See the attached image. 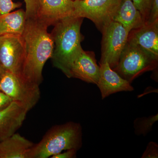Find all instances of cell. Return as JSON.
<instances>
[{
    "mask_svg": "<svg viewBox=\"0 0 158 158\" xmlns=\"http://www.w3.org/2000/svg\"><path fill=\"white\" fill-rule=\"evenodd\" d=\"M48 27L37 17L26 19L22 34L25 48V59L21 77L27 81L40 85L46 62L50 59L54 44Z\"/></svg>",
    "mask_w": 158,
    "mask_h": 158,
    "instance_id": "cell-1",
    "label": "cell"
},
{
    "mask_svg": "<svg viewBox=\"0 0 158 158\" xmlns=\"http://www.w3.org/2000/svg\"><path fill=\"white\" fill-rule=\"evenodd\" d=\"M83 19L74 16L65 18L54 25L51 33L54 44L51 58L53 65L69 78L72 65L83 50L81 33Z\"/></svg>",
    "mask_w": 158,
    "mask_h": 158,
    "instance_id": "cell-2",
    "label": "cell"
},
{
    "mask_svg": "<svg viewBox=\"0 0 158 158\" xmlns=\"http://www.w3.org/2000/svg\"><path fill=\"white\" fill-rule=\"evenodd\" d=\"M83 145L81 125L73 121L56 125L46 133L39 143L29 149L28 158H48L69 149H81Z\"/></svg>",
    "mask_w": 158,
    "mask_h": 158,
    "instance_id": "cell-3",
    "label": "cell"
},
{
    "mask_svg": "<svg viewBox=\"0 0 158 158\" xmlns=\"http://www.w3.org/2000/svg\"><path fill=\"white\" fill-rule=\"evenodd\" d=\"M158 57L134 43L128 41L114 70L131 84L136 78L158 67Z\"/></svg>",
    "mask_w": 158,
    "mask_h": 158,
    "instance_id": "cell-4",
    "label": "cell"
},
{
    "mask_svg": "<svg viewBox=\"0 0 158 158\" xmlns=\"http://www.w3.org/2000/svg\"><path fill=\"white\" fill-rule=\"evenodd\" d=\"M0 91L28 111L37 105L40 98L39 85L8 71H5L0 80Z\"/></svg>",
    "mask_w": 158,
    "mask_h": 158,
    "instance_id": "cell-5",
    "label": "cell"
},
{
    "mask_svg": "<svg viewBox=\"0 0 158 158\" xmlns=\"http://www.w3.org/2000/svg\"><path fill=\"white\" fill-rule=\"evenodd\" d=\"M123 0H75L73 16L88 19L101 32L113 21Z\"/></svg>",
    "mask_w": 158,
    "mask_h": 158,
    "instance_id": "cell-6",
    "label": "cell"
},
{
    "mask_svg": "<svg viewBox=\"0 0 158 158\" xmlns=\"http://www.w3.org/2000/svg\"><path fill=\"white\" fill-rule=\"evenodd\" d=\"M101 58L100 64L107 62L112 69L118 65L129 33L121 24L113 21L102 31Z\"/></svg>",
    "mask_w": 158,
    "mask_h": 158,
    "instance_id": "cell-7",
    "label": "cell"
},
{
    "mask_svg": "<svg viewBox=\"0 0 158 158\" xmlns=\"http://www.w3.org/2000/svg\"><path fill=\"white\" fill-rule=\"evenodd\" d=\"M25 59V48L22 35L0 36V62L5 71L21 76Z\"/></svg>",
    "mask_w": 158,
    "mask_h": 158,
    "instance_id": "cell-8",
    "label": "cell"
},
{
    "mask_svg": "<svg viewBox=\"0 0 158 158\" xmlns=\"http://www.w3.org/2000/svg\"><path fill=\"white\" fill-rule=\"evenodd\" d=\"M73 0H40L37 17L49 27L62 19L73 16Z\"/></svg>",
    "mask_w": 158,
    "mask_h": 158,
    "instance_id": "cell-9",
    "label": "cell"
},
{
    "mask_svg": "<svg viewBox=\"0 0 158 158\" xmlns=\"http://www.w3.org/2000/svg\"><path fill=\"white\" fill-rule=\"evenodd\" d=\"M28 112L22 105L14 101L0 110V141L16 133L22 126Z\"/></svg>",
    "mask_w": 158,
    "mask_h": 158,
    "instance_id": "cell-10",
    "label": "cell"
},
{
    "mask_svg": "<svg viewBox=\"0 0 158 158\" xmlns=\"http://www.w3.org/2000/svg\"><path fill=\"white\" fill-rule=\"evenodd\" d=\"M99 77L100 66L97 63L94 53L83 50L72 65L69 78L79 79L97 85Z\"/></svg>",
    "mask_w": 158,
    "mask_h": 158,
    "instance_id": "cell-11",
    "label": "cell"
},
{
    "mask_svg": "<svg viewBox=\"0 0 158 158\" xmlns=\"http://www.w3.org/2000/svg\"><path fill=\"white\" fill-rule=\"evenodd\" d=\"M98 87L102 99L117 92H131L134 88L131 83L111 68L107 62L100 64V77Z\"/></svg>",
    "mask_w": 158,
    "mask_h": 158,
    "instance_id": "cell-12",
    "label": "cell"
},
{
    "mask_svg": "<svg viewBox=\"0 0 158 158\" xmlns=\"http://www.w3.org/2000/svg\"><path fill=\"white\" fill-rule=\"evenodd\" d=\"M128 41L138 44L158 57V20L145 22L130 32Z\"/></svg>",
    "mask_w": 158,
    "mask_h": 158,
    "instance_id": "cell-13",
    "label": "cell"
},
{
    "mask_svg": "<svg viewBox=\"0 0 158 158\" xmlns=\"http://www.w3.org/2000/svg\"><path fill=\"white\" fill-rule=\"evenodd\" d=\"M34 144L32 141L15 133L0 141V158H28L29 149Z\"/></svg>",
    "mask_w": 158,
    "mask_h": 158,
    "instance_id": "cell-14",
    "label": "cell"
},
{
    "mask_svg": "<svg viewBox=\"0 0 158 158\" xmlns=\"http://www.w3.org/2000/svg\"><path fill=\"white\" fill-rule=\"evenodd\" d=\"M113 21L121 24L129 33L140 27L145 23L131 0H123Z\"/></svg>",
    "mask_w": 158,
    "mask_h": 158,
    "instance_id": "cell-15",
    "label": "cell"
},
{
    "mask_svg": "<svg viewBox=\"0 0 158 158\" xmlns=\"http://www.w3.org/2000/svg\"><path fill=\"white\" fill-rule=\"evenodd\" d=\"M26 22L23 9L0 15V36L7 34L22 35Z\"/></svg>",
    "mask_w": 158,
    "mask_h": 158,
    "instance_id": "cell-16",
    "label": "cell"
},
{
    "mask_svg": "<svg viewBox=\"0 0 158 158\" xmlns=\"http://www.w3.org/2000/svg\"><path fill=\"white\" fill-rule=\"evenodd\" d=\"M158 120V114L136 118L134 122L135 134L137 136L147 135L152 130L153 124Z\"/></svg>",
    "mask_w": 158,
    "mask_h": 158,
    "instance_id": "cell-17",
    "label": "cell"
},
{
    "mask_svg": "<svg viewBox=\"0 0 158 158\" xmlns=\"http://www.w3.org/2000/svg\"><path fill=\"white\" fill-rule=\"evenodd\" d=\"M26 5V19L37 17L40 7V0H24Z\"/></svg>",
    "mask_w": 158,
    "mask_h": 158,
    "instance_id": "cell-18",
    "label": "cell"
},
{
    "mask_svg": "<svg viewBox=\"0 0 158 158\" xmlns=\"http://www.w3.org/2000/svg\"><path fill=\"white\" fill-rule=\"evenodd\" d=\"M133 4L145 19L147 21L150 11L152 0H131Z\"/></svg>",
    "mask_w": 158,
    "mask_h": 158,
    "instance_id": "cell-19",
    "label": "cell"
},
{
    "mask_svg": "<svg viewBox=\"0 0 158 158\" xmlns=\"http://www.w3.org/2000/svg\"><path fill=\"white\" fill-rule=\"evenodd\" d=\"M21 6V3L15 2L12 0H0V15L9 13Z\"/></svg>",
    "mask_w": 158,
    "mask_h": 158,
    "instance_id": "cell-20",
    "label": "cell"
},
{
    "mask_svg": "<svg viewBox=\"0 0 158 158\" xmlns=\"http://www.w3.org/2000/svg\"><path fill=\"white\" fill-rule=\"evenodd\" d=\"M142 158H158V145L156 143L151 141L148 144L146 149L142 155Z\"/></svg>",
    "mask_w": 158,
    "mask_h": 158,
    "instance_id": "cell-21",
    "label": "cell"
},
{
    "mask_svg": "<svg viewBox=\"0 0 158 158\" xmlns=\"http://www.w3.org/2000/svg\"><path fill=\"white\" fill-rule=\"evenodd\" d=\"M157 20H158V0H152L149 16L145 22L152 23Z\"/></svg>",
    "mask_w": 158,
    "mask_h": 158,
    "instance_id": "cell-22",
    "label": "cell"
},
{
    "mask_svg": "<svg viewBox=\"0 0 158 158\" xmlns=\"http://www.w3.org/2000/svg\"><path fill=\"white\" fill-rule=\"evenodd\" d=\"M77 151L75 149H69L65 150L63 152H61L51 157V158H75L77 157Z\"/></svg>",
    "mask_w": 158,
    "mask_h": 158,
    "instance_id": "cell-23",
    "label": "cell"
},
{
    "mask_svg": "<svg viewBox=\"0 0 158 158\" xmlns=\"http://www.w3.org/2000/svg\"><path fill=\"white\" fill-rule=\"evenodd\" d=\"M12 102L11 98L5 93L0 91V110H2Z\"/></svg>",
    "mask_w": 158,
    "mask_h": 158,
    "instance_id": "cell-24",
    "label": "cell"
},
{
    "mask_svg": "<svg viewBox=\"0 0 158 158\" xmlns=\"http://www.w3.org/2000/svg\"><path fill=\"white\" fill-rule=\"evenodd\" d=\"M5 72V71L4 70V69H3L2 66V64H1V62H0V80H1L3 74Z\"/></svg>",
    "mask_w": 158,
    "mask_h": 158,
    "instance_id": "cell-25",
    "label": "cell"
},
{
    "mask_svg": "<svg viewBox=\"0 0 158 158\" xmlns=\"http://www.w3.org/2000/svg\"><path fill=\"white\" fill-rule=\"evenodd\" d=\"M73 1H75V0H73Z\"/></svg>",
    "mask_w": 158,
    "mask_h": 158,
    "instance_id": "cell-26",
    "label": "cell"
}]
</instances>
